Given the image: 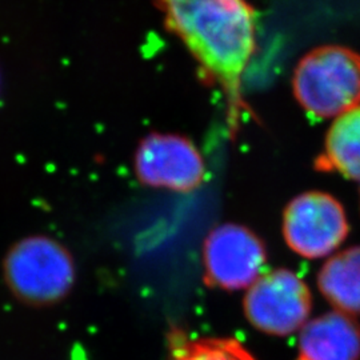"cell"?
Wrapping results in <instances>:
<instances>
[{"label":"cell","instance_id":"cell-11","mask_svg":"<svg viewBox=\"0 0 360 360\" xmlns=\"http://www.w3.org/2000/svg\"><path fill=\"white\" fill-rule=\"evenodd\" d=\"M171 360H257L233 338L190 339L178 328L168 333Z\"/></svg>","mask_w":360,"mask_h":360},{"label":"cell","instance_id":"cell-7","mask_svg":"<svg viewBox=\"0 0 360 360\" xmlns=\"http://www.w3.org/2000/svg\"><path fill=\"white\" fill-rule=\"evenodd\" d=\"M135 174L144 186L186 193L203 183L206 167L202 155L187 138L153 132L136 150Z\"/></svg>","mask_w":360,"mask_h":360},{"label":"cell","instance_id":"cell-6","mask_svg":"<svg viewBox=\"0 0 360 360\" xmlns=\"http://www.w3.org/2000/svg\"><path fill=\"white\" fill-rule=\"evenodd\" d=\"M267 262L263 240L245 226L227 223L207 235L203 245L205 281L224 291L250 288Z\"/></svg>","mask_w":360,"mask_h":360},{"label":"cell","instance_id":"cell-2","mask_svg":"<svg viewBox=\"0 0 360 360\" xmlns=\"http://www.w3.org/2000/svg\"><path fill=\"white\" fill-rule=\"evenodd\" d=\"M292 87L309 115H343L360 105V55L342 46L314 49L296 65Z\"/></svg>","mask_w":360,"mask_h":360},{"label":"cell","instance_id":"cell-5","mask_svg":"<svg viewBox=\"0 0 360 360\" xmlns=\"http://www.w3.org/2000/svg\"><path fill=\"white\" fill-rule=\"evenodd\" d=\"M348 230L345 208L330 193H302L284 210V240L306 259L328 257L346 240Z\"/></svg>","mask_w":360,"mask_h":360},{"label":"cell","instance_id":"cell-9","mask_svg":"<svg viewBox=\"0 0 360 360\" xmlns=\"http://www.w3.org/2000/svg\"><path fill=\"white\" fill-rule=\"evenodd\" d=\"M318 287L335 311L360 315V245L327 260L318 275Z\"/></svg>","mask_w":360,"mask_h":360},{"label":"cell","instance_id":"cell-1","mask_svg":"<svg viewBox=\"0 0 360 360\" xmlns=\"http://www.w3.org/2000/svg\"><path fill=\"white\" fill-rule=\"evenodd\" d=\"M166 26L184 43L230 104L231 123L242 110V77L255 47V13L247 0H156Z\"/></svg>","mask_w":360,"mask_h":360},{"label":"cell","instance_id":"cell-4","mask_svg":"<svg viewBox=\"0 0 360 360\" xmlns=\"http://www.w3.org/2000/svg\"><path fill=\"white\" fill-rule=\"evenodd\" d=\"M245 318L257 331L272 336H290L309 322L312 296L307 283L295 272L278 269L262 275L245 299Z\"/></svg>","mask_w":360,"mask_h":360},{"label":"cell","instance_id":"cell-3","mask_svg":"<svg viewBox=\"0 0 360 360\" xmlns=\"http://www.w3.org/2000/svg\"><path fill=\"white\" fill-rule=\"evenodd\" d=\"M6 281L19 297L49 304L63 299L75 282V264L60 243L46 236L20 240L6 257Z\"/></svg>","mask_w":360,"mask_h":360},{"label":"cell","instance_id":"cell-10","mask_svg":"<svg viewBox=\"0 0 360 360\" xmlns=\"http://www.w3.org/2000/svg\"><path fill=\"white\" fill-rule=\"evenodd\" d=\"M315 167L360 180V105L335 119Z\"/></svg>","mask_w":360,"mask_h":360},{"label":"cell","instance_id":"cell-8","mask_svg":"<svg viewBox=\"0 0 360 360\" xmlns=\"http://www.w3.org/2000/svg\"><path fill=\"white\" fill-rule=\"evenodd\" d=\"M360 326L352 316L330 312L300 331L295 360H359Z\"/></svg>","mask_w":360,"mask_h":360}]
</instances>
